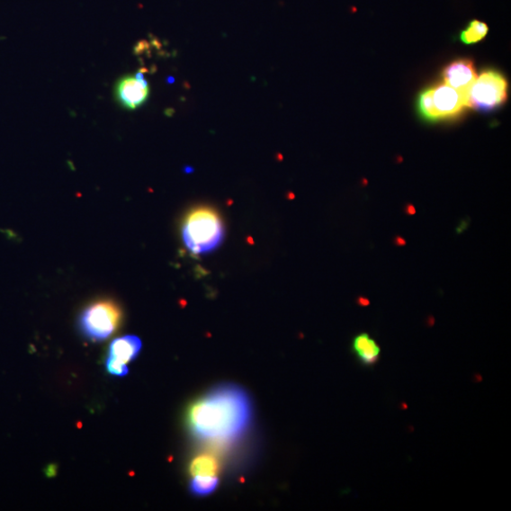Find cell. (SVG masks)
Instances as JSON below:
<instances>
[{
    "label": "cell",
    "mask_w": 511,
    "mask_h": 511,
    "mask_svg": "<svg viewBox=\"0 0 511 511\" xmlns=\"http://www.w3.org/2000/svg\"><path fill=\"white\" fill-rule=\"evenodd\" d=\"M251 419V404L240 387L227 383L212 389L190 408L188 425L200 441L232 442L247 429Z\"/></svg>",
    "instance_id": "cell-1"
},
{
    "label": "cell",
    "mask_w": 511,
    "mask_h": 511,
    "mask_svg": "<svg viewBox=\"0 0 511 511\" xmlns=\"http://www.w3.org/2000/svg\"><path fill=\"white\" fill-rule=\"evenodd\" d=\"M182 240L193 255H205L215 250L225 238L220 215L208 207L190 211L181 228Z\"/></svg>",
    "instance_id": "cell-2"
},
{
    "label": "cell",
    "mask_w": 511,
    "mask_h": 511,
    "mask_svg": "<svg viewBox=\"0 0 511 511\" xmlns=\"http://www.w3.org/2000/svg\"><path fill=\"white\" fill-rule=\"evenodd\" d=\"M122 312L119 305L111 300L90 304L79 319L80 331L88 340L101 342L111 337L119 328Z\"/></svg>",
    "instance_id": "cell-3"
},
{
    "label": "cell",
    "mask_w": 511,
    "mask_h": 511,
    "mask_svg": "<svg viewBox=\"0 0 511 511\" xmlns=\"http://www.w3.org/2000/svg\"><path fill=\"white\" fill-rule=\"evenodd\" d=\"M507 99V82L501 73L489 70L478 76L471 86L468 107L489 112L502 105Z\"/></svg>",
    "instance_id": "cell-4"
},
{
    "label": "cell",
    "mask_w": 511,
    "mask_h": 511,
    "mask_svg": "<svg viewBox=\"0 0 511 511\" xmlns=\"http://www.w3.org/2000/svg\"><path fill=\"white\" fill-rule=\"evenodd\" d=\"M432 100L437 119L459 115L468 107L467 97L446 84L431 88Z\"/></svg>",
    "instance_id": "cell-5"
},
{
    "label": "cell",
    "mask_w": 511,
    "mask_h": 511,
    "mask_svg": "<svg viewBox=\"0 0 511 511\" xmlns=\"http://www.w3.org/2000/svg\"><path fill=\"white\" fill-rule=\"evenodd\" d=\"M150 94L149 84L141 75L125 76L117 85L119 102L127 109L135 111L148 100Z\"/></svg>",
    "instance_id": "cell-6"
},
{
    "label": "cell",
    "mask_w": 511,
    "mask_h": 511,
    "mask_svg": "<svg viewBox=\"0 0 511 511\" xmlns=\"http://www.w3.org/2000/svg\"><path fill=\"white\" fill-rule=\"evenodd\" d=\"M444 84L468 96L469 90L478 78L473 63L469 59L456 60L447 66L443 73Z\"/></svg>",
    "instance_id": "cell-7"
},
{
    "label": "cell",
    "mask_w": 511,
    "mask_h": 511,
    "mask_svg": "<svg viewBox=\"0 0 511 511\" xmlns=\"http://www.w3.org/2000/svg\"><path fill=\"white\" fill-rule=\"evenodd\" d=\"M141 349L142 342L138 336H125L112 342L108 356L128 363L139 356Z\"/></svg>",
    "instance_id": "cell-8"
},
{
    "label": "cell",
    "mask_w": 511,
    "mask_h": 511,
    "mask_svg": "<svg viewBox=\"0 0 511 511\" xmlns=\"http://www.w3.org/2000/svg\"><path fill=\"white\" fill-rule=\"evenodd\" d=\"M353 351L364 367L374 366L380 360V345L369 334L362 333L354 337Z\"/></svg>",
    "instance_id": "cell-9"
},
{
    "label": "cell",
    "mask_w": 511,
    "mask_h": 511,
    "mask_svg": "<svg viewBox=\"0 0 511 511\" xmlns=\"http://www.w3.org/2000/svg\"><path fill=\"white\" fill-rule=\"evenodd\" d=\"M218 470L217 461L209 454L197 456L190 465V472L193 477L216 476Z\"/></svg>",
    "instance_id": "cell-10"
},
{
    "label": "cell",
    "mask_w": 511,
    "mask_h": 511,
    "mask_svg": "<svg viewBox=\"0 0 511 511\" xmlns=\"http://www.w3.org/2000/svg\"><path fill=\"white\" fill-rule=\"evenodd\" d=\"M219 484L216 476H196L190 484V489L194 496L206 497L213 492Z\"/></svg>",
    "instance_id": "cell-11"
},
{
    "label": "cell",
    "mask_w": 511,
    "mask_h": 511,
    "mask_svg": "<svg viewBox=\"0 0 511 511\" xmlns=\"http://www.w3.org/2000/svg\"><path fill=\"white\" fill-rule=\"evenodd\" d=\"M489 27L480 21H472L468 28L461 33V40L465 44H474L481 41L488 34Z\"/></svg>",
    "instance_id": "cell-12"
},
{
    "label": "cell",
    "mask_w": 511,
    "mask_h": 511,
    "mask_svg": "<svg viewBox=\"0 0 511 511\" xmlns=\"http://www.w3.org/2000/svg\"><path fill=\"white\" fill-rule=\"evenodd\" d=\"M418 108L419 112L430 121H439L437 119L433 100H432V93L431 88L425 91L418 99Z\"/></svg>",
    "instance_id": "cell-13"
},
{
    "label": "cell",
    "mask_w": 511,
    "mask_h": 511,
    "mask_svg": "<svg viewBox=\"0 0 511 511\" xmlns=\"http://www.w3.org/2000/svg\"><path fill=\"white\" fill-rule=\"evenodd\" d=\"M105 367L109 373L118 377H124L130 372L127 363L109 356L105 361Z\"/></svg>",
    "instance_id": "cell-14"
},
{
    "label": "cell",
    "mask_w": 511,
    "mask_h": 511,
    "mask_svg": "<svg viewBox=\"0 0 511 511\" xmlns=\"http://www.w3.org/2000/svg\"><path fill=\"white\" fill-rule=\"evenodd\" d=\"M46 473H47V476L49 477V478L56 476V474H57V466L49 465V466L46 469Z\"/></svg>",
    "instance_id": "cell-15"
}]
</instances>
